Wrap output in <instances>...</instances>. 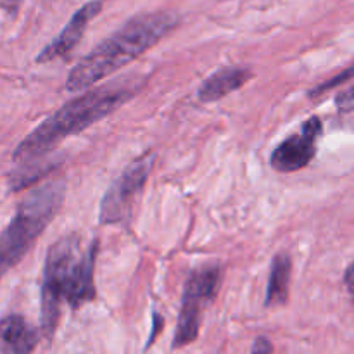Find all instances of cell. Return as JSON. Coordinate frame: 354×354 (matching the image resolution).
<instances>
[{
	"label": "cell",
	"mask_w": 354,
	"mask_h": 354,
	"mask_svg": "<svg viewBox=\"0 0 354 354\" xmlns=\"http://www.w3.org/2000/svg\"><path fill=\"white\" fill-rule=\"evenodd\" d=\"M251 354H273V346L272 342L266 337H258L252 346Z\"/></svg>",
	"instance_id": "cell-13"
},
{
	"label": "cell",
	"mask_w": 354,
	"mask_h": 354,
	"mask_svg": "<svg viewBox=\"0 0 354 354\" xmlns=\"http://www.w3.org/2000/svg\"><path fill=\"white\" fill-rule=\"evenodd\" d=\"M178 23L173 12H145L131 17L116 33L104 38L71 69L66 82L68 92H82L130 64L161 41Z\"/></svg>",
	"instance_id": "cell-2"
},
{
	"label": "cell",
	"mask_w": 354,
	"mask_h": 354,
	"mask_svg": "<svg viewBox=\"0 0 354 354\" xmlns=\"http://www.w3.org/2000/svg\"><path fill=\"white\" fill-rule=\"evenodd\" d=\"M99 241H83L80 234L57 239L45 256L41 279V332L52 339L61 317V304L78 310L95 299V261Z\"/></svg>",
	"instance_id": "cell-1"
},
{
	"label": "cell",
	"mask_w": 354,
	"mask_h": 354,
	"mask_svg": "<svg viewBox=\"0 0 354 354\" xmlns=\"http://www.w3.org/2000/svg\"><path fill=\"white\" fill-rule=\"evenodd\" d=\"M66 180L47 178L28 190L10 223L0 234V280L28 254L62 207Z\"/></svg>",
	"instance_id": "cell-4"
},
{
	"label": "cell",
	"mask_w": 354,
	"mask_h": 354,
	"mask_svg": "<svg viewBox=\"0 0 354 354\" xmlns=\"http://www.w3.org/2000/svg\"><path fill=\"white\" fill-rule=\"evenodd\" d=\"M324 133V124L318 116L304 121L301 131L280 142L270 156V166L279 173H296L306 168L315 159L318 140Z\"/></svg>",
	"instance_id": "cell-7"
},
{
	"label": "cell",
	"mask_w": 354,
	"mask_h": 354,
	"mask_svg": "<svg viewBox=\"0 0 354 354\" xmlns=\"http://www.w3.org/2000/svg\"><path fill=\"white\" fill-rule=\"evenodd\" d=\"M337 104H339V109L341 111H351L353 107V92L351 90H346L344 93H341V97H337Z\"/></svg>",
	"instance_id": "cell-14"
},
{
	"label": "cell",
	"mask_w": 354,
	"mask_h": 354,
	"mask_svg": "<svg viewBox=\"0 0 354 354\" xmlns=\"http://www.w3.org/2000/svg\"><path fill=\"white\" fill-rule=\"evenodd\" d=\"M100 10H102V2H100V0H92V2H86L85 6L80 7V9L73 14L69 23L62 28L61 33L55 37V40L52 41V44H48L47 47L40 52V55L37 57L38 64H44V62L54 61V59L68 55L69 52L75 48V45L78 44L80 38L83 37L90 21H92Z\"/></svg>",
	"instance_id": "cell-8"
},
{
	"label": "cell",
	"mask_w": 354,
	"mask_h": 354,
	"mask_svg": "<svg viewBox=\"0 0 354 354\" xmlns=\"http://www.w3.org/2000/svg\"><path fill=\"white\" fill-rule=\"evenodd\" d=\"M221 277H223V272L220 265L199 266L187 277L182 310H180L178 325L173 337V349H180L196 341L199 335L203 311L216 299Z\"/></svg>",
	"instance_id": "cell-5"
},
{
	"label": "cell",
	"mask_w": 354,
	"mask_h": 354,
	"mask_svg": "<svg viewBox=\"0 0 354 354\" xmlns=\"http://www.w3.org/2000/svg\"><path fill=\"white\" fill-rule=\"evenodd\" d=\"M290 277H292V261L287 252H280L273 258L272 268H270L268 287H266L265 306L275 308L282 306L289 301Z\"/></svg>",
	"instance_id": "cell-11"
},
{
	"label": "cell",
	"mask_w": 354,
	"mask_h": 354,
	"mask_svg": "<svg viewBox=\"0 0 354 354\" xmlns=\"http://www.w3.org/2000/svg\"><path fill=\"white\" fill-rule=\"evenodd\" d=\"M351 73H353V69L348 68L344 73H342V75H339V76H335V78H332V82H325V83H322V85L318 86V88L311 90V95H320V93L325 92V90H328V88H332V86L341 85V83L348 82V80H351Z\"/></svg>",
	"instance_id": "cell-12"
},
{
	"label": "cell",
	"mask_w": 354,
	"mask_h": 354,
	"mask_svg": "<svg viewBox=\"0 0 354 354\" xmlns=\"http://www.w3.org/2000/svg\"><path fill=\"white\" fill-rule=\"evenodd\" d=\"M38 334L21 315H9L0 320V354H31Z\"/></svg>",
	"instance_id": "cell-9"
},
{
	"label": "cell",
	"mask_w": 354,
	"mask_h": 354,
	"mask_svg": "<svg viewBox=\"0 0 354 354\" xmlns=\"http://www.w3.org/2000/svg\"><path fill=\"white\" fill-rule=\"evenodd\" d=\"M251 76L252 71L248 68H221L220 71L207 76L206 82L197 90V97L201 102H216L245 85Z\"/></svg>",
	"instance_id": "cell-10"
},
{
	"label": "cell",
	"mask_w": 354,
	"mask_h": 354,
	"mask_svg": "<svg viewBox=\"0 0 354 354\" xmlns=\"http://www.w3.org/2000/svg\"><path fill=\"white\" fill-rule=\"evenodd\" d=\"M154 166V154L145 152L127 166L123 173L114 180L113 185L107 189L100 204V223L118 225L130 220L133 206L144 192L145 182Z\"/></svg>",
	"instance_id": "cell-6"
},
{
	"label": "cell",
	"mask_w": 354,
	"mask_h": 354,
	"mask_svg": "<svg viewBox=\"0 0 354 354\" xmlns=\"http://www.w3.org/2000/svg\"><path fill=\"white\" fill-rule=\"evenodd\" d=\"M353 265L348 266V270H346V275H344V282H346V287H348L349 292H353Z\"/></svg>",
	"instance_id": "cell-15"
},
{
	"label": "cell",
	"mask_w": 354,
	"mask_h": 354,
	"mask_svg": "<svg viewBox=\"0 0 354 354\" xmlns=\"http://www.w3.org/2000/svg\"><path fill=\"white\" fill-rule=\"evenodd\" d=\"M135 93V86L123 83L92 88L83 95L75 97L64 106L59 107L52 116L38 124L23 142L16 147L12 161L16 166L31 165L47 158L62 140L76 133H82L95 124L107 114L123 106Z\"/></svg>",
	"instance_id": "cell-3"
}]
</instances>
